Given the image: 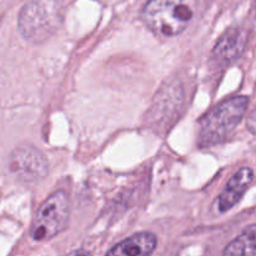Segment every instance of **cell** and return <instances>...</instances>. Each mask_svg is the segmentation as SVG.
<instances>
[{"label": "cell", "mask_w": 256, "mask_h": 256, "mask_svg": "<svg viewBox=\"0 0 256 256\" xmlns=\"http://www.w3.org/2000/svg\"><path fill=\"white\" fill-rule=\"evenodd\" d=\"M249 104V98L236 95L212 108L200 119V146H214L225 142L242 122Z\"/></svg>", "instance_id": "obj_1"}, {"label": "cell", "mask_w": 256, "mask_h": 256, "mask_svg": "<svg viewBox=\"0 0 256 256\" xmlns=\"http://www.w3.org/2000/svg\"><path fill=\"white\" fill-rule=\"evenodd\" d=\"M198 12V0H149L142 22L160 36H175L189 26Z\"/></svg>", "instance_id": "obj_2"}, {"label": "cell", "mask_w": 256, "mask_h": 256, "mask_svg": "<svg viewBox=\"0 0 256 256\" xmlns=\"http://www.w3.org/2000/svg\"><path fill=\"white\" fill-rule=\"evenodd\" d=\"M62 16V0H29L20 10L18 26L26 42L42 44L58 32Z\"/></svg>", "instance_id": "obj_3"}, {"label": "cell", "mask_w": 256, "mask_h": 256, "mask_svg": "<svg viewBox=\"0 0 256 256\" xmlns=\"http://www.w3.org/2000/svg\"><path fill=\"white\" fill-rule=\"evenodd\" d=\"M69 199L59 190L50 195L38 209L32 220L30 235L35 242H48L64 232L69 222Z\"/></svg>", "instance_id": "obj_4"}, {"label": "cell", "mask_w": 256, "mask_h": 256, "mask_svg": "<svg viewBox=\"0 0 256 256\" xmlns=\"http://www.w3.org/2000/svg\"><path fill=\"white\" fill-rule=\"evenodd\" d=\"M9 169L19 182L29 185L38 184L46 178L49 162L36 148L22 145L10 154Z\"/></svg>", "instance_id": "obj_5"}, {"label": "cell", "mask_w": 256, "mask_h": 256, "mask_svg": "<svg viewBox=\"0 0 256 256\" xmlns=\"http://www.w3.org/2000/svg\"><path fill=\"white\" fill-rule=\"evenodd\" d=\"M182 102L184 92L182 85L178 82H169L168 85H164L155 96L149 112L150 125L162 129L172 124L179 115Z\"/></svg>", "instance_id": "obj_6"}, {"label": "cell", "mask_w": 256, "mask_h": 256, "mask_svg": "<svg viewBox=\"0 0 256 256\" xmlns=\"http://www.w3.org/2000/svg\"><path fill=\"white\" fill-rule=\"evenodd\" d=\"M249 35L244 28L234 26L224 32L215 44L212 60L216 66H228L245 52Z\"/></svg>", "instance_id": "obj_7"}, {"label": "cell", "mask_w": 256, "mask_h": 256, "mask_svg": "<svg viewBox=\"0 0 256 256\" xmlns=\"http://www.w3.org/2000/svg\"><path fill=\"white\" fill-rule=\"evenodd\" d=\"M254 180V170L244 166L238 170L224 188L218 199V210L220 212H228L242 199L246 190Z\"/></svg>", "instance_id": "obj_8"}, {"label": "cell", "mask_w": 256, "mask_h": 256, "mask_svg": "<svg viewBox=\"0 0 256 256\" xmlns=\"http://www.w3.org/2000/svg\"><path fill=\"white\" fill-rule=\"evenodd\" d=\"M158 240L152 232H138L122 242L115 245L108 252V255L114 256H146L156 249Z\"/></svg>", "instance_id": "obj_9"}, {"label": "cell", "mask_w": 256, "mask_h": 256, "mask_svg": "<svg viewBox=\"0 0 256 256\" xmlns=\"http://www.w3.org/2000/svg\"><path fill=\"white\" fill-rule=\"evenodd\" d=\"M224 254L234 256L256 255V224L245 228L239 236L226 245Z\"/></svg>", "instance_id": "obj_10"}, {"label": "cell", "mask_w": 256, "mask_h": 256, "mask_svg": "<svg viewBox=\"0 0 256 256\" xmlns=\"http://www.w3.org/2000/svg\"><path fill=\"white\" fill-rule=\"evenodd\" d=\"M246 125L249 132L256 135V106L252 110V112H250L249 116H248Z\"/></svg>", "instance_id": "obj_11"}, {"label": "cell", "mask_w": 256, "mask_h": 256, "mask_svg": "<svg viewBox=\"0 0 256 256\" xmlns=\"http://www.w3.org/2000/svg\"><path fill=\"white\" fill-rule=\"evenodd\" d=\"M252 15H254V18L256 19V0L254 2V5H252Z\"/></svg>", "instance_id": "obj_12"}]
</instances>
